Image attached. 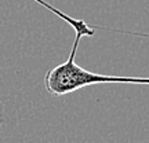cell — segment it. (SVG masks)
<instances>
[{
  "mask_svg": "<svg viewBox=\"0 0 149 143\" xmlns=\"http://www.w3.org/2000/svg\"><path fill=\"white\" fill-rule=\"evenodd\" d=\"M80 36H74L72 50L68 59L62 64L54 66L44 76V85L48 94L55 96H62L79 91L84 87L94 84H112V83H123V84H149V77H126V76H111V74L94 73L81 68L76 64L74 57L79 48Z\"/></svg>",
  "mask_w": 149,
  "mask_h": 143,
  "instance_id": "cell-1",
  "label": "cell"
},
{
  "mask_svg": "<svg viewBox=\"0 0 149 143\" xmlns=\"http://www.w3.org/2000/svg\"><path fill=\"white\" fill-rule=\"evenodd\" d=\"M33 1H36L37 4L43 6L44 8H47L48 11H51L53 14H55L57 17H59L61 19H64V22H66V23L73 29L74 33H76L77 36H80V37H93L94 35H95V28L90 26L84 19H77V18H73V17L68 15L66 12L61 11L59 8H57V7H54L53 4H50V3L46 1V0H33Z\"/></svg>",
  "mask_w": 149,
  "mask_h": 143,
  "instance_id": "cell-2",
  "label": "cell"
}]
</instances>
